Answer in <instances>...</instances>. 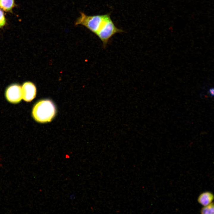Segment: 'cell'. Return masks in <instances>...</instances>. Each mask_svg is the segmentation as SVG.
Here are the masks:
<instances>
[{"mask_svg": "<svg viewBox=\"0 0 214 214\" xmlns=\"http://www.w3.org/2000/svg\"><path fill=\"white\" fill-rule=\"evenodd\" d=\"M56 113V109L54 104L49 100L39 101L35 105L32 111L34 118L40 123L51 121Z\"/></svg>", "mask_w": 214, "mask_h": 214, "instance_id": "cell-1", "label": "cell"}, {"mask_svg": "<svg viewBox=\"0 0 214 214\" xmlns=\"http://www.w3.org/2000/svg\"><path fill=\"white\" fill-rule=\"evenodd\" d=\"M108 14L103 15H88L81 12L80 16L77 19L75 26L81 25L85 27L96 34L102 26Z\"/></svg>", "mask_w": 214, "mask_h": 214, "instance_id": "cell-2", "label": "cell"}, {"mask_svg": "<svg viewBox=\"0 0 214 214\" xmlns=\"http://www.w3.org/2000/svg\"><path fill=\"white\" fill-rule=\"evenodd\" d=\"M123 32L115 26L109 14L96 34L102 42L103 46L105 48L110 39L114 35Z\"/></svg>", "mask_w": 214, "mask_h": 214, "instance_id": "cell-3", "label": "cell"}, {"mask_svg": "<svg viewBox=\"0 0 214 214\" xmlns=\"http://www.w3.org/2000/svg\"><path fill=\"white\" fill-rule=\"evenodd\" d=\"M5 96L8 101L12 103L19 102L22 99L21 87L17 84L8 86L5 91Z\"/></svg>", "mask_w": 214, "mask_h": 214, "instance_id": "cell-4", "label": "cell"}, {"mask_svg": "<svg viewBox=\"0 0 214 214\" xmlns=\"http://www.w3.org/2000/svg\"><path fill=\"white\" fill-rule=\"evenodd\" d=\"M22 98L26 102H30L35 97L36 88L34 84L29 81L24 83L21 87Z\"/></svg>", "mask_w": 214, "mask_h": 214, "instance_id": "cell-5", "label": "cell"}, {"mask_svg": "<svg viewBox=\"0 0 214 214\" xmlns=\"http://www.w3.org/2000/svg\"><path fill=\"white\" fill-rule=\"evenodd\" d=\"M214 199L213 194L210 192H205L200 195L198 199V201L204 206H206L211 203Z\"/></svg>", "mask_w": 214, "mask_h": 214, "instance_id": "cell-6", "label": "cell"}, {"mask_svg": "<svg viewBox=\"0 0 214 214\" xmlns=\"http://www.w3.org/2000/svg\"><path fill=\"white\" fill-rule=\"evenodd\" d=\"M14 6V0H0V8L5 11L10 10Z\"/></svg>", "mask_w": 214, "mask_h": 214, "instance_id": "cell-7", "label": "cell"}, {"mask_svg": "<svg viewBox=\"0 0 214 214\" xmlns=\"http://www.w3.org/2000/svg\"><path fill=\"white\" fill-rule=\"evenodd\" d=\"M202 214H213L214 213V204L213 203H211L209 204L204 206L202 207L200 211Z\"/></svg>", "mask_w": 214, "mask_h": 214, "instance_id": "cell-8", "label": "cell"}, {"mask_svg": "<svg viewBox=\"0 0 214 214\" xmlns=\"http://www.w3.org/2000/svg\"><path fill=\"white\" fill-rule=\"evenodd\" d=\"M6 23V19L3 12L0 9V28L4 26Z\"/></svg>", "mask_w": 214, "mask_h": 214, "instance_id": "cell-9", "label": "cell"}, {"mask_svg": "<svg viewBox=\"0 0 214 214\" xmlns=\"http://www.w3.org/2000/svg\"><path fill=\"white\" fill-rule=\"evenodd\" d=\"M210 94L212 96H213L214 95V89L213 88H211L209 91Z\"/></svg>", "mask_w": 214, "mask_h": 214, "instance_id": "cell-10", "label": "cell"}]
</instances>
